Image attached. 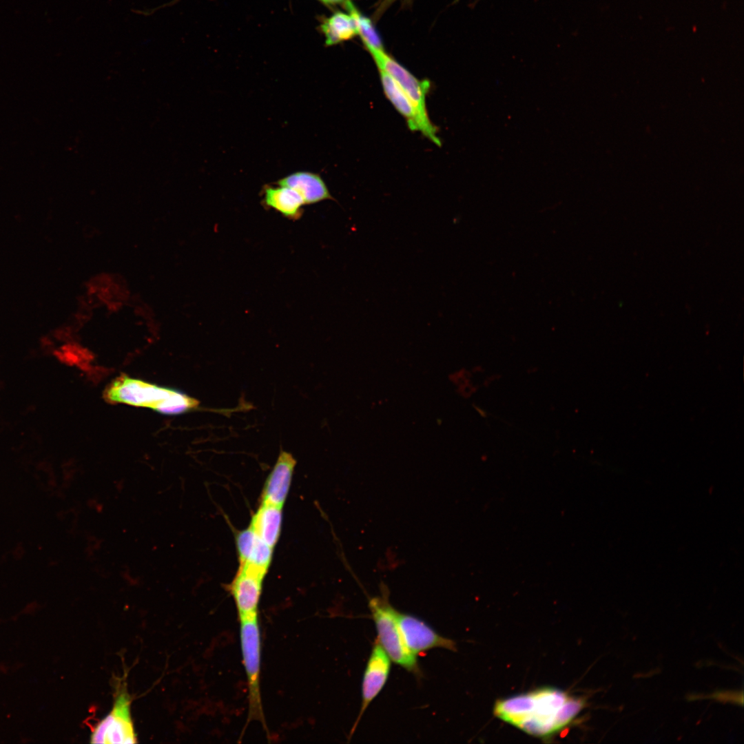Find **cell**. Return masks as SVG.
<instances>
[{
  "label": "cell",
  "instance_id": "cell-14",
  "mask_svg": "<svg viewBox=\"0 0 744 744\" xmlns=\"http://www.w3.org/2000/svg\"><path fill=\"white\" fill-rule=\"evenodd\" d=\"M282 508L262 502L250 524L259 537L273 548L280 535Z\"/></svg>",
  "mask_w": 744,
  "mask_h": 744
},
{
  "label": "cell",
  "instance_id": "cell-15",
  "mask_svg": "<svg viewBox=\"0 0 744 744\" xmlns=\"http://www.w3.org/2000/svg\"><path fill=\"white\" fill-rule=\"evenodd\" d=\"M328 45L351 39L358 34L356 24L349 14L336 12L322 25Z\"/></svg>",
  "mask_w": 744,
  "mask_h": 744
},
{
  "label": "cell",
  "instance_id": "cell-12",
  "mask_svg": "<svg viewBox=\"0 0 744 744\" xmlns=\"http://www.w3.org/2000/svg\"><path fill=\"white\" fill-rule=\"evenodd\" d=\"M276 185L289 187L296 192L304 205L333 200L326 183L319 174L309 172H296L280 178Z\"/></svg>",
  "mask_w": 744,
  "mask_h": 744
},
{
  "label": "cell",
  "instance_id": "cell-8",
  "mask_svg": "<svg viewBox=\"0 0 744 744\" xmlns=\"http://www.w3.org/2000/svg\"><path fill=\"white\" fill-rule=\"evenodd\" d=\"M379 71L386 98L405 118L409 128L412 131L420 132L433 143L440 146L441 141L437 136V127L429 118L421 114L413 101L391 76L382 70Z\"/></svg>",
  "mask_w": 744,
  "mask_h": 744
},
{
  "label": "cell",
  "instance_id": "cell-13",
  "mask_svg": "<svg viewBox=\"0 0 744 744\" xmlns=\"http://www.w3.org/2000/svg\"><path fill=\"white\" fill-rule=\"evenodd\" d=\"M262 204L265 207L273 209L292 220L302 217L304 205L302 198L293 189L287 187L269 185L263 187Z\"/></svg>",
  "mask_w": 744,
  "mask_h": 744
},
{
  "label": "cell",
  "instance_id": "cell-9",
  "mask_svg": "<svg viewBox=\"0 0 744 744\" xmlns=\"http://www.w3.org/2000/svg\"><path fill=\"white\" fill-rule=\"evenodd\" d=\"M391 660L378 640L374 642L367 661L362 682V703L351 735L356 729L363 714L384 687L391 667Z\"/></svg>",
  "mask_w": 744,
  "mask_h": 744
},
{
  "label": "cell",
  "instance_id": "cell-3",
  "mask_svg": "<svg viewBox=\"0 0 744 744\" xmlns=\"http://www.w3.org/2000/svg\"><path fill=\"white\" fill-rule=\"evenodd\" d=\"M239 636L248 692V722L265 725L260 692L261 634L258 614L238 619Z\"/></svg>",
  "mask_w": 744,
  "mask_h": 744
},
{
  "label": "cell",
  "instance_id": "cell-5",
  "mask_svg": "<svg viewBox=\"0 0 744 744\" xmlns=\"http://www.w3.org/2000/svg\"><path fill=\"white\" fill-rule=\"evenodd\" d=\"M131 699L125 686L116 694L110 712L94 727L90 743L127 744L137 742L131 714Z\"/></svg>",
  "mask_w": 744,
  "mask_h": 744
},
{
  "label": "cell",
  "instance_id": "cell-7",
  "mask_svg": "<svg viewBox=\"0 0 744 744\" xmlns=\"http://www.w3.org/2000/svg\"><path fill=\"white\" fill-rule=\"evenodd\" d=\"M372 55L379 70L391 76L407 94L421 114L428 118L426 96L430 89V82L419 80L395 60L388 55L384 50L366 48Z\"/></svg>",
  "mask_w": 744,
  "mask_h": 744
},
{
  "label": "cell",
  "instance_id": "cell-2",
  "mask_svg": "<svg viewBox=\"0 0 744 744\" xmlns=\"http://www.w3.org/2000/svg\"><path fill=\"white\" fill-rule=\"evenodd\" d=\"M104 397L110 403H122L174 415L198 409L199 402L187 394L141 380L121 375L107 386Z\"/></svg>",
  "mask_w": 744,
  "mask_h": 744
},
{
  "label": "cell",
  "instance_id": "cell-16",
  "mask_svg": "<svg viewBox=\"0 0 744 744\" xmlns=\"http://www.w3.org/2000/svg\"><path fill=\"white\" fill-rule=\"evenodd\" d=\"M345 6L355 20L358 34L361 37L365 46L384 50L381 39L370 19L360 14L350 1L346 0Z\"/></svg>",
  "mask_w": 744,
  "mask_h": 744
},
{
  "label": "cell",
  "instance_id": "cell-1",
  "mask_svg": "<svg viewBox=\"0 0 744 744\" xmlns=\"http://www.w3.org/2000/svg\"><path fill=\"white\" fill-rule=\"evenodd\" d=\"M585 705L584 699L545 687L497 700L493 713L528 734L545 738L567 727Z\"/></svg>",
  "mask_w": 744,
  "mask_h": 744
},
{
  "label": "cell",
  "instance_id": "cell-10",
  "mask_svg": "<svg viewBox=\"0 0 744 744\" xmlns=\"http://www.w3.org/2000/svg\"><path fill=\"white\" fill-rule=\"evenodd\" d=\"M264 578L250 569L239 566L228 588L236 605L238 619L258 614Z\"/></svg>",
  "mask_w": 744,
  "mask_h": 744
},
{
  "label": "cell",
  "instance_id": "cell-11",
  "mask_svg": "<svg viewBox=\"0 0 744 744\" xmlns=\"http://www.w3.org/2000/svg\"><path fill=\"white\" fill-rule=\"evenodd\" d=\"M296 460L283 450L269 473L262 495V502L282 507L291 486Z\"/></svg>",
  "mask_w": 744,
  "mask_h": 744
},
{
  "label": "cell",
  "instance_id": "cell-4",
  "mask_svg": "<svg viewBox=\"0 0 744 744\" xmlns=\"http://www.w3.org/2000/svg\"><path fill=\"white\" fill-rule=\"evenodd\" d=\"M369 609L374 621L377 640L392 662L416 676L421 671L416 657L406 648L397 622V611L385 597H374L369 601Z\"/></svg>",
  "mask_w": 744,
  "mask_h": 744
},
{
  "label": "cell",
  "instance_id": "cell-6",
  "mask_svg": "<svg viewBox=\"0 0 744 744\" xmlns=\"http://www.w3.org/2000/svg\"><path fill=\"white\" fill-rule=\"evenodd\" d=\"M397 622L403 641L415 657L435 648L457 650L453 640L442 637L415 615L397 612Z\"/></svg>",
  "mask_w": 744,
  "mask_h": 744
},
{
  "label": "cell",
  "instance_id": "cell-17",
  "mask_svg": "<svg viewBox=\"0 0 744 744\" xmlns=\"http://www.w3.org/2000/svg\"><path fill=\"white\" fill-rule=\"evenodd\" d=\"M320 1H323L324 3H328V4H334V3H341V2L344 1H346V0H320Z\"/></svg>",
  "mask_w": 744,
  "mask_h": 744
}]
</instances>
